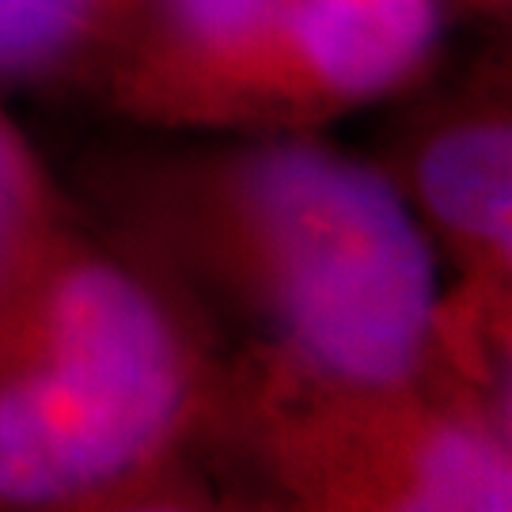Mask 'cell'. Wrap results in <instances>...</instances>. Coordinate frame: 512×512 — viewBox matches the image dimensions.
<instances>
[{"mask_svg": "<svg viewBox=\"0 0 512 512\" xmlns=\"http://www.w3.org/2000/svg\"><path fill=\"white\" fill-rule=\"evenodd\" d=\"M148 239L258 327L251 353L330 384H406L448 365L437 247L376 167L258 148L160 198Z\"/></svg>", "mask_w": 512, "mask_h": 512, "instance_id": "6da1fadb", "label": "cell"}, {"mask_svg": "<svg viewBox=\"0 0 512 512\" xmlns=\"http://www.w3.org/2000/svg\"><path fill=\"white\" fill-rule=\"evenodd\" d=\"M224 365L148 266L50 220L0 296V512H61L190 452Z\"/></svg>", "mask_w": 512, "mask_h": 512, "instance_id": "7a4b0ae2", "label": "cell"}, {"mask_svg": "<svg viewBox=\"0 0 512 512\" xmlns=\"http://www.w3.org/2000/svg\"><path fill=\"white\" fill-rule=\"evenodd\" d=\"M190 456L220 512H512L509 391L452 365L330 384L247 353Z\"/></svg>", "mask_w": 512, "mask_h": 512, "instance_id": "3957f363", "label": "cell"}, {"mask_svg": "<svg viewBox=\"0 0 512 512\" xmlns=\"http://www.w3.org/2000/svg\"><path fill=\"white\" fill-rule=\"evenodd\" d=\"M421 228L437 232L497 315L512 255V133L505 122H463L437 133L414 164Z\"/></svg>", "mask_w": 512, "mask_h": 512, "instance_id": "277c9868", "label": "cell"}, {"mask_svg": "<svg viewBox=\"0 0 512 512\" xmlns=\"http://www.w3.org/2000/svg\"><path fill=\"white\" fill-rule=\"evenodd\" d=\"M437 0H296L293 38L315 76L342 95H376L429 54Z\"/></svg>", "mask_w": 512, "mask_h": 512, "instance_id": "5b68a950", "label": "cell"}, {"mask_svg": "<svg viewBox=\"0 0 512 512\" xmlns=\"http://www.w3.org/2000/svg\"><path fill=\"white\" fill-rule=\"evenodd\" d=\"M61 512H220V501L202 463L183 452Z\"/></svg>", "mask_w": 512, "mask_h": 512, "instance_id": "8992f818", "label": "cell"}, {"mask_svg": "<svg viewBox=\"0 0 512 512\" xmlns=\"http://www.w3.org/2000/svg\"><path fill=\"white\" fill-rule=\"evenodd\" d=\"M50 220L54 217L35 167L12 137V129L0 122V296L8 293L16 270Z\"/></svg>", "mask_w": 512, "mask_h": 512, "instance_id": "52a82bcc", "label": "cell"}, {"mask_svg": "<svg viewBox=\"0 0 512 512\" xmlns=\"http://www.w3.org/2000/svg\"><path fill=\"white\" fill-rule=\"evenodd\" d=\"M92 0H0V69L54 57L84 27Z\"/></svg>", "mask_w": 512, "mask_h": 512, "instance_id": "ba28073f", "label": "cell"}, {"mask_svg": "<svg viewBox=\"0 0 512 512\" xmlns=\"http://www.w3.org/2000/svg\"><path fill=\"white\" fill-rule=\"evenodd\" d=\"M171 8L194 38L232 46L266 27L274 0H171Z\"/></svg>", "mask_w": 512, "mask_h": 512, "instance_id": "9c48e42d", "label": "cell"}]
</instances>
